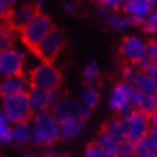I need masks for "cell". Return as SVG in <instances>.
<instances>
[{
  "label": "cell",
  "mask_w": 157,
  "mask_h": 157,
  "mask_svg": "<svg viewBox=\"0 0 157 157\" xmlns=\"http://www.w3.org/2000/svg\"><path fill=\"white\" fill-rule=\"evenodd\" d=\"M100 75H101L100 65L95 61L88 62L85 68H84V71H82V79L85 82V85H94L100 79Z\"/></svg>",
  "instance_id": "obj_22"
},
{
  "label": "cell",
  "mask_w": 157,
  "mask_h": 157,
  "mask_svg": "<svg viewBox=\"0 0 157 157\" xmlns=\"http://www.w3.org/2000/svg\"><path fill=\"white\" fill-rule=\"evenodd\" d=\"M153 95H154V101H156V109H157V90L154 91V94H153Z\"/></svg>",
  "instance_id": "obj_45"
},
{
  "label": "cell",
  "mask_w": 157,
  "mask_h": 157,
  "mask_svg": "<svg viewBox=\"0 0 157 157\" xmlns=\"http://www.w3.org/2000/svg\"><path fill=\"white\" fill-rule=\"evenodd\" d=\"M53 28H52L51 19H49L46 14L38 12V13L35 14L33 19L20 30V36H22V40H23L25 45L32 52H35L36 48L40 45V42L48 36V33Z\"/></svg>",
  "instance_id": "obj_4"
},
{
  "label": "cell",
  "mask_w": 157,
  "mask_h": 157,
  "mask_svg": "<svg viewBox=\"0 0 157 157\" xmlns=\"http://www.w3.org/2000/svg\"><path fill=\"white\" fill-rule=\"evenodd\" d=\"M146 20H147V22H150V23H153V25H156V26H157V9H156V10H153L151 13H150V14L147 16V19H146Z\"/></svg>",
  "instance_id": "obj_40"
},
{
  "label": "cell",
  "mask_w": 157,
  "mask_h": 157,
  "mask_svg": "<svg viewBox=\"0 0 157 157\" xmlns=\"http://www.w3.org/2000/svg\"><path fill=\"white\" fill-rule=\"evenodd\" d=\"M97 14L98 16H101V17H108L109 16V10L107 9V7H104V6H101V5H98V7H97Z\"/></svg>",
  "instance_id": "obj_37"
},
{
  "label": "cell",
  "mask_w": 157,
  "mask_h": 157,
  "mask_svg": "<svg viewBox=\"0 0 157 157\" xmlns=\"http://www.w3.org/2000/svg\"><path fill=\"white\" fill-rule=\"evenodd\" d=\"M62 6H63V9H65V12H67L68 14H71V16L76 14V6L74 5V3H71V2H67V0H63V2H62Z\"/></svg>",
  "instance_id": "obj_35"
},
{
  "label": "cell",
  "mask_w": 157,
  "mask_h": 157,
  "mask_svg": "<svg viewBox=\"0 0 157 157\" xmlns=\"http://www.w3.org/2000/svg\"><path fill=\"white\" fill-rule=\"evenodd\" d=\"M19 157H39L38 154H23V156H19Z\"/></svg>",
  "instance_id": "obj_44"
},
{
  "label": "cell",
  "mask_w": 157,
  "mask_h": 157,
  "mask_svg": "<svg viewBox=\"0 0 157 157\" xmlns=\"http://www.w3.org/2000/svg\"><path fill=\"white\" fill-rule=\"evenodd\" d=\"M91 2H94V3H98V5H101V2H102V0H91Z\"/></svg>",
  "instance_id": "obj_46"
},
{
  "label": "cell",
  "mask_w": 157,
  "mask_h": 157,
  "mask_svg": "<svg viewBox=\"0 0 157 157\" xmlns=\"http://www.w3.org/2000/svg\"><path fill=\"white\" fill-rule=\"evenodd\" d=\"M52 115L56 118L58 123L68 118H74V117L86 120L90 118L91 109L71 98H59L52 107Z\"/></svg>",
  "instance_id": "obj_8"
},
{
  "label": "cell",
  "mask_w": 157,
  "mask_h": 157,
  "mask_svg": "<svg viewBox=\"0 0 157 157\" xmlns=\"http://www.w3.org/2000/svg\"><path fill=\"white\" fill-rule=\"evenodd\" d=\"M13 143V134H12V127L7 128L6 131L0 133V146H9Z\"/></svg>",
  "instance_id": "obj_30"
},
{
  "label": "cell",
  "mask_w": 157,
  "mask_h": 157,
  "mask_svg": "<svg viewBox=\"0 0 157 157\" xmlns=\"http://www.w3.org/2000/svg\"><path fill=\"white\" fill-rule=\"evenodd\" d=\"M43 157H69V153H56V151H48L43 154Z\"/></svg>",
  "instance_id": "obj_39"
},
{
  "label": "cell",
  "mask_w": 157,
  "mask_h": 157,
  "mask_svg": "<svg viewBox=\"0 0 157 157\" xmlns=\"http://www.w3.org/2000/svg\"><path fill=\"white\" fill-rule=\"evenodd\" d=\"M63 46H65V36L59 29L53 28L48 33V36L40 42V45L36 48V51L33 53L40 61L52 62L56 58L58 53L62 51Z\"/></svg>",
  "instance_id": "obj_9"
},
{
  "label": "cell",
  "mask_w": 157,
  "mask_h": 157,
  "mask_svg": "<svg viewBox=\"0 0 157 157\" xmlns=\"http://www.w3.org/2000/svg\"><path fill=\"white\" fill-rule=\"evenodd\" d=\"M121 121V127L124 131V137L127 141L136 143L141 138L147 137L150 124H148V115L141 113L140 109H133L128 115L118 117Z\"/></svg>",
  "instance_id": "obj_5"
},
{
  "label": "cell",
  "mask_w": 157,
  "mask_h": 157,
  "mask_svg": "<svg viewBox=\"0 0 157 157\" xmlns=\"http://www.w3.org/2000/svg\"><path fill=\"white\" fill-rule=\"evenodd\" d=\"M9 124H10V121L7 120V117L5 115V113L0 111V133H3V131H6L7 128H10Z\"/></svg>",
  "instance_id": "obj_34"
},
{
  "label": "cell",
  "mask_w": 157,
  "mask_h": 157,
  "mask_svg": "<svg viewBox=\"0 0 157 157\" xmlns=\"http://www.w3.org/2000/svg\"><path fill=\"white\" fill-rule=\"evenodd\" d=\"M147 138L151 141V144L157 148V127H150L147 134Z\"/></svg>",
  "instance_id": "obj_36"
},
{
  "label": "cell",
  "mask_w": 157,
  "mask_h": 157,
  "mask_svg": "<svg viewBox=\"0 0 157 157\" xmlns=\"http://www.w3.org/2000/svg\"><path fill=\"white\" fill-rule=\"evenodd\" d=\"M26 55L17 48L6 49L0 52V75L3 78L23 75Z\"/></svg>",
  "instance_id": "obj_7"
},
{
  "label": "cell",
  "mask_w": 157,
  "mask_h": 157,
  "mask_svg": "<svg viewBox=\"0 0 157 157\" xmlns=\"http://www.w3.org/2000/svg\"><path fill=\"white\" fill-rule=\"evenodd\" d=\"M12 134H13V143H16L17 146H26L28 143H32L33 138L32 124L28 121L14 124L12 127Z\"/></svg>",
  "instance_id": "obj_17"
},
{
  "label": "cell",
  "mask_w": 157,
  "mask_h": 157,
  "mask_svg": "<svg viewBox=\"0 0 157 157\" xmlns=\"http://www.w3.org/2000/svg\"><path fill=\"white\" fill-rule=\"evenodd\" d=\"M146 56L151 62L157 63V42L156 40H151L150 43H147V55Z\"/></svg>",
  "instance_id": "obj_29"
},
{
  "label": "cell",
  "mask_w": 157,
  "mask_h": 157,
  "mask_svg": "<svg viewBox=\"0 0 157 157\" xmlns=\"http://www.w3.org/2000/svg\"><path fill=\"white\" fill-rule=\"evenodd\" d=\"M105 20H107V25H108L113 30H115V32L124 30L125 28H128V26H130L128 16H121V14H118V13L109 14Z\"/></svg>",
  "instance_id": "obj_25"
},
{
  "label": "cell",
  "mask_w": 157,
  "mask_h": 157,
  "mask_svg": "<svg viewBox=\"0 0 157 157\" xmlns=\"http://www.w3.org/2000/svg\"><path fill=\"white\" fill-rule=\"evenodd\" d=\"M104 131L109 134V136H113V137L120 141V143H123V141H127L125 137H124V131H123V127H121V121L120 118H115V120H111L108 123L104 125Z\"/></svg>",
  "instance_id": "obj_24"
},
{
  "label": "cell",
  "mask_w": 157,
  "mask_h": 157,
  "mask_svg": "<svg viewBox=\"0 0 157 157\" xmlns=\"http://www.w3.org/2000/svg\"><path fill=\"white\" fill-rule=\"evenodd\" d=\"M3 2H5V5H12V3L17 2V0H3Z\"/></svg>",
  "instance_id": "obj_43"
},
{
  "label": "cell",
  "mask_w": 157,
  "mask_h": 157,
  "mask_svg": "<svg viewBox=\"0 0 157 157\" xmlns=\"http://www.w3.org/2000/svg\"><path fill=\"white\" fill-rule=\"evenodd\" d=\"M14 32L16 30L10 28L9 23H6L3 19H0V52L13 48Z\"/></svg>",
  "instance_id": "obj_18"
},
{
  "label": "cell",
  "mask_w": 157,
  "mask_h": 157,
  "mask_svg": "<svg viewBox=\"0 0 157 157\" xmlns=\"http://www.w3.org/2000/svg\"><path fill=\"white\" fill-rule=\"evenodd\" d=\"M29 102L35 114L46 113L49 108H52L53 104L59 100L58 90H39V88H30L28 92Z\"/></svg>",
  "instance_id": "obj_11"
},
{
  "label": "cell",
  "mask_w": 157,
  "mask_h": 157,
  "mask_svg": "<svg viewBox=\"0 0 157 157\" xmlns=\"http://www.w3.org/2000/svg\"><path fill=\"white\" fill-rule=\"evenodd\" d=\"M118 157H134V143L131 141H123L120 144Z\"/></svg>",
  "instance_id": "obj_27"
},
{
  "label": "cell",
  "mask_w": 157,
  "mask_h": 157,
  "mask_svg": "<svg viewBox=\"0 0 157 157\" xmlns=\"http://www.w3.org/2000/svg\"><path fill=\"white\" fill-rule=\"evenodd\" d=\"M136 109H140L144 114H151L156 111V101H154V95L153 94H144V92H140V97H138L137 105H136Z\"/></svg>",
  "instance_id": "obj_23"
},
{
  "label": "cell",
  "mask_w": 157,
  "mask_h": 157,
  "mask_svg": "<svg viewBox=\"0 0 157 157\" xmlns=\"http://www.w3.org/2000/svg\"><path fill=\"white\" fill-rule=\"evenodd\" d=\"M148 124L150 127H157V109L151 114H148Z\"/></svg>",
  "instance_id": "obj_38"
},
{
  "label": "cell",
  "mask_w": 157,
  "mask_h": 157,
  "mask_svg": "<svg viewBox=\"0 0 157 157\" xmlns=\"http://www.w3.org/2000/svg\"><path fill=\"white\" fill-rule=\"evenodd\" d=\"M131 85L136 86L140 92H144V94H154V91L157 90L154 82L151 81V78L143 71H140V74L136 76V79L133 81Z\"/></svg>",
  "instance_id": "obj_21"
},
{
  "label": "cell",
  "mask_w": 157,
  "mask_h": 157,
  "mask_svg": "<svg viewBox=\"0 0 157 157\" xmlns=\"http://www.w3.org/2000/svg\"><path fill=\"white\" fill-rule=\"evenodd\" d=\"M59 125H61V138L68 141V140H72V138L78 137L84 131L85 120L74 117V118H68V120L61 121Z\"/></svg>",
  "instance_id": "obj_16"
},
{
  "label": "cell",
  "mask_w": 157,
  "mask_h": 157,
  "mask_svg": "<svg viewBox=\"0 0 157 157\" xmlns=\"http://www.w3.org/2000/svg\"><path fill=\"white\" fill-rule=\"evenodd\" d=\"M30 124L33 130L32 143L38 146H51L61 138V125L49 111L35 114Z\"/></svg>",
  "instance_id": "obj_1"
},
{
  "label": "cell",
  "mask_w": 157,
  "mask_h": 157,
  "mask_svg": "<svg viewBox=\"0 0 157 157\" xmlns=\"http://www.w3.org/2000/svg\"><path fill=\"white\" fill-rule=\"evenodd\" d=\"M3 113L12 124L25 123L32 117V107L28 94L3 98Z\"/></svg>",
  "instance_id": "obj_6"
},
{
  "label": "cell",
  "mask_w": 157,
  "mask_h": 157,
  "mask_svg": "<svg viewBox=\"0 0 157 157\" xmlns=\"http://www.w3.org/2000/svg\"><path fill=\"white\" fill-rule=\"evenodd\" d=\"M138 97H140V91L131 84L123 81L114 85V88L111 90L108 105L113 111L118 113L120 117H125L133 109H136Z\"/></svg>",
  "instance_id": "obj_2"
},
{
  "label": "cell",
  "mask_w": 157,
  "mask_h": 157,
  "mask_svg": "<svg viewBox=\"0 0 157 157\" xmlns=\"http://www.w3.org/2000/svg\"><path fill=\"white\" fill-rule=\"evenodd\" d=\"M138 74H140V69H138V67L136 63H127L123 68V71H121L124 82H127V84H133V81L136 79V76Z\"/></svg>",
  "instance_id": "obj_26"
},
{
  "label": "cell",
  "mask_w": 157,
  "mask_h": 157,
  "mask_svg": "<svg viewBox=\"0 0 157 157\" xmlns=\"http://www.w3.org/2000/svg\"><path fill=\"white\" fill-rule=\"evenodd\" d=\"M39 10L36 9V5L32 3H23L19 5L14 9L6 10V13L3 14V19L6 23H9V26L12 29H14L16 32H20L30 20L35 17V14L38 13Z\"/></svg>",
  "instance_id": "obj_10"
},
{
  "label": "cell",
  "mask_w": 157,
  "mask_h": 157,
  "mask_svg": "<svg viewBox=\"0 0 157 157\" xmlns=\"http://www.w3.org/2000/svg\"><path fill=\"white\" fill-rule=\"evenodd\" d=\"M146 74L151 78V81L154 82V85H156V88H157V63H153L151 67L146 71Z\"/></svg>",
  "instance_id": "obj_33"
},
{
  "label": "cell",
  "mask_w": 157,
  "mask_h": 157,
  "mask_svg": "<svg viewBox=\"0 0 157 157\" xmlns=\"http://www.w3.org/2000/svg\"><path fill=\"white\" fill-rule=\"evenodd\" d=\"M100 102V92L95 85H85L81 91V104L92 109Z\"/></svg>",
  "instance_id": "obj_19"
},
{
  "label": "cell",
  "mask_w": 157,
  "mask_h": 157,
  "mask_svg": "<svg viewBox=\"0 0 157 157\" xmlns=\"http://www.w3.org/2000/svg\"><path fill=\"white\" fill-rule=\"evenodd\" d=\"M143 28V30H144V33H147V35H156L157 33V26L156 25H153V23H150V22H144V25L141 26Z\"/></svg>",
  "instance_id": "obj_32"
},
{
  "label": "cell",
  "mask_w": 157,
  "mask_h": 157,
  "mask_svg": "<svg viewBox=\"0 0 157 157\" xmlns=\"http://www.w3.org/2000/svg\"><path fill=\"white\" fill-rule=\"evenodd\" d=\"M123 10L127 16L147 19V16L153 12V7L148 0H125L123 5Z\"/></svg>",
  "instance_id": "obj_15"
},
{
  "label": "cell",
  "mask_w": 157,
  "mask_h": 157,
  "mask_svg": "<svg viewBox=\"0 0 157 157\" xmlns=\"http://www.w3.org/2000/svg\"><path fill=\"white\" fill-rule=\"evenodd\" d=\"M148 2H150L151 7H157V0H148Z\"/></svg>",
  "instance_id": "obj_42"
},
{
  "label": "cell",
  "mask_w": 157,
  "mask_h": 157,
  "mask_svg": "<svg viewBox=\"0 0 157 157\" xmlns=\"http://www.w3.org/2000/svg\"><path fill=\"white\" fill-rule=\"evenodd\" d=\"M28 81L30 88H39V90H58L61 85L62 76L61 72L52 62L40 61L30 69L28 75Z\"/></svg>",
  "instance_id": "obj_3"
},
{
  "label": "cell",
  "mask_w": 157,
  "mask_h": 157,
  "mask_svg": "<svg viewBox=\"0 0 157 157\" xmlns=\"http://www.w3.org/2000/svg\"><path fill=\"white\" fill-rule=\"evenodd\" d=\"M6 5H5V2L3 0H0V17H3V14L6 13Z\"/></svg>",
  "instance_id": "obj_41"
},
{
  "label": "cell",
  "mask_w": 157,
  "mask_h": 157,
  "mask_svg": "<svg viewBox=\"0 0 157 157\" xmlns=\"http://www.w3.org/2000/svg\"><path fill=\"white\" fill-rule=\"evenodd\" d=\"M28 90H30V84H29L28 78L23 75L5 78L0 82V97L2 98L28 94Z\"/></svg>",
  "instance_id": "obj_13"
},
{
  "label": "cell",
  "mask_w": 157,
  "mask_h": 157,
  "mask_svg": "<svg viewBox=\"0 0 157 157\" xmlns=\"http://www.w3.org/2000/svg\"><path fill=\"white\" fill-rule=\"evenodd\" d=\"M120 53L127 63H137L147 55V43L138 36H125L120 46Z\"/></svg>",
  "instance_id": "obj_12"
},
{
  "label": "cell",
  "mask_w": 157,
  "mask_h": 157,
  "mask_svg": "<svg viewBox=\"0 0 157 157\" xmlns=\"http://www.w3.org/2000/svg\"><path fill=\"white\" fill-rule=\"evenodd\" d=\"M84 157H107V156L101 151L100 148L97 147L95 143H91V144H88V146H86Z\"/></svg>",
  "instance_id": "obj_28"
},
{
  "label": "cell",
  "mask_w": 157,
  "mask_h": 157,
  "mask_svg": "<svg viewBox=\"0 0 157 157\" xmlns=\"http://www.w3.org/2000/svg\"><path fill=\"white\" fill-rule=\"evenodd\" d=\"M97 147L100 148L101 151L104 153L107 157H118L120 154V141H117L113 136H109L107 131L101 130L98 136H97L95 141Z\"/></svg>",
  "instance_id": "obj_14"
},
{
  "label": "cell",
  "mask_w": 157,
  "mask_h": 157,
  "mask_svg": "<svg viewBox=\"0 0 157 157\" xmlns=\"http://www.w3.org/2000/svg\"><path fill=\"white\" fill-rule=\"evenodd\" d=\"M124 2L125 0H102L101 6L107 7L108 10H114V9H118V7H123Z\"/></svg>",
  "instance_id": "obj_31"
},
{
  "label": "cell",
  "mask_w": 157,
  "mask_h": 157,
  "mask_svg": "<svg viewBox=\"0 0 157 157\" xmlns=\"http://www.w3.org/2000/svg\"><path fill=\"white\" fill-rule=\"evenodd\" d=\"M134 157H157V148L147 137L134 143Z\"/></svg>",
  "instance_id": "obj_20"
}]
</instances>
